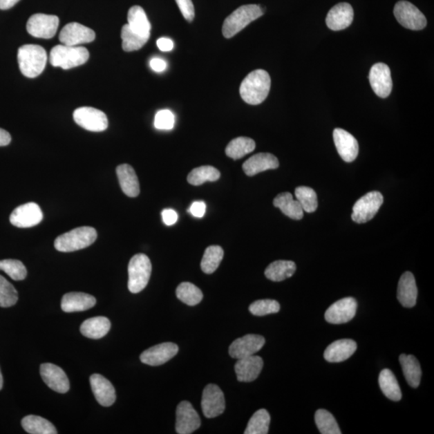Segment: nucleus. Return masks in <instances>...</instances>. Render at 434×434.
Listing matches in <instances>:
<instances>
[{"label": "nucleus", "instance_id": "f257e3e1", "mask_svg": "<svg viewBox=\"0 0 434 434\" xmlns=\"http://www.w3.org/2000/svg\"><path fill=\"white\" fill-rule=\"evenodd\" d=\"M271 86L269 73L263 70H256L248 74L240 84L241 98L249 105H259L267 97Z\"/></svg>", "mask_w": 434, "mask_h": 434}, {"label": "nucleus", "instance_id": "f03ea898", "mask_svg": "<svg viewBox=\"0 0 434 434\" xmlns=\"http://www.w3.org/2000/svg\"><path fill=\"white\" fill-rule=\"evenodd\" d=\"M18 63L23 75L37 77L46 66L48 55L44 48L36 44H26L19 48Z\"/></svg>", "mask_w": 434, "mask_h": 434}, {"label": "nucleus", "instance_id": "7ed1b4c3", "mask_svg": "<svg viewBox=\"0 0 434 434\" xmlns=\"http://www.w3.org/2000/svg\"><path fill=\"white\" fill-rule=\"evenodd\" d=\"M97 238L95 229L88 226L79 227L59 236L54 243V247L60 252H74L88 247L95 243Z\"/></svg>", "mask_w": 434, "mask_h": 434}, {"label": "nucleus", "instance_id": "20e7f679", "mask_svg": "<svg viewBox=\"0 0 434 434\" xmlns=\"http://www.w3.org/2000/svg\"><path fill=\"white\" fill-rule=\"evenodd\" d=\"M264 12L259 5H244L225 19L222 27V33L225 38H232L248 26L250 23L263 16Z\"/></svg>", "mask_w": 434, "mask_h": 434}, {"label": "nucleus", "instance_id": "39448f33", "mask_svg": "<svg viewBox=\"0 0 434 434\" xmlns=\"http://www.w3.org/2000/svg\"><path fill=\"white\" fill-rule=\"evenodd\" d=\"M90 58V53L86 48L61 44L53 48L49 62L54 67L70 70L86 64Z\"/></svg>", "mask_w": 434, "mask_h": 434}, {"label": "nucleus", "instance_id": "423d86ee", "mask_svg": "<svg viewBox=\"0 0 434 434\" xmlns=\"http://www.w3.org/2000/svg\"><path fill=\"white\" fill-rule=\"evenodd\" d=\"M152 270L151 261L144 254H136L128 265V289L132 294H138L144 290L149 283Z\"/></svg>", "mask_w": 434, "mask_h": 434}, {"label": "nucleus", "instance_id": "0eeeda50", "mask_svg": "<svg viewBox=\"0 0 434 434\" xmlns=\"http://www.w3.org/2000/svg\"><path fill=\"white\" fill-rule=\"evenodd\" d=\"M383 203L384 197L381 192H368L354 205L352 219L358 224L366 223L376 216Z\"/></svg>", "mask_w": 434, "mask_h": 434}, {"label": "nucleus", "instance_id": "6e6552de", "mask_svg": "<svg viewBox=\"0 0 434 434\" xmlns=\"http://www.w3.org/2000/svg\"><path fill=\"white\" fill-rule=\"evenodd\" d=\"M394 15L399 23L411 30H422L426 27V17L420 10L408 1L397 3L394 8Z\"/></svg>", "mask_w": 434, "mask_h": 434}, {"label": "nucleus", "instance_id": "1a4fd4ad", "mask_svg": "<svg viewBox=\"0 0 434 434\" xmlns=\"http://www.w3.org/2000/svg\"><path fill=\"white\" fill-rule=\"evenodd\" d=\"M73 120L87 131L102 132L107 129L108 118L105 113L92 107H81L73 112Z\"/></svg>", "mask_w": 434, "mask_h": 434}, {"label": "nucleus", "instance_id": "9d476101", "mask_svg": "<svg viewBox=\"0 0 434 434\" xmlns=\"http://www.w3.org/2000/svg\"><path fill=\"white\" fill-rule=\"evenodd\" d=\"M59 18L53 15L35 14L29 18L27 31L37 38L50 39L56 35Z\"/></svg>", "mask_w": 434, "mask_h": 434}, {"label": "nucleus", "instance_id": "9b49d317", "mask_svg": "<svg viewBox=\"0 0 434 434\" xmlns=\"http://www.w3.org/2000/svg\"><path fill=\"white\" fill-rule=\"evenodd\" d=\"M202 411L207 418H214L225 412V401L223 392L216 384H209L204 389L201 401Z\"/></svg>", "mask_w": 434, "mask_h": 434}, {"label": "nucleus", "instance_id": "f8f14e48", "mask_svg": "<svg viewBox=\"0 0 434 434\" xmlns=\"http://www.w3.org/2000/svg\"><path fill=\"white\" fill-rule=\"evenodd\" d=\"M357 310V300L344 298L333 303L325 313L326 321L332 324L346 323L355 317Z\"/></svg>", "mask_w": 434, "mask_h": 434}, {"label": "nucleus", "instance_id": "ddd939ff", "mask_svg": "<svg viewBox=\"0 0 434 434\" xmlns=\"http://www.w3.org/2000/svg\"><path fill=\"white\" fill-rule=\"evenodd\" d=\"M265 339L259 334H246L234 340L229 347V355L236 359L254 356L264 347Z\"/></svg>", "mask_w": 434, "mask_h": 434}, {"label": "nucleus", "instance_id": "4468645a", "mask_svg": "<svg viewBox=\"0 0 434 434\" xmlns=\"http://www.w3.org/2000/svg\"><path fill=\"white\" fill-rule=\"evenodd\" d=\"M201 421L199 414L189 402H182L176 409V430L179 434H190L198 430Z\"/></svg>", "mask_w": 434, "mask_h": 434}, {"label": "nucleus", "instance_id": "2eb2a0df", "mask_svg": "<svg viewBox=\"0 0 434 434\" xmlns=\"http://www.w3.org/2000/svg\"><path fill=\"white\" fill-rule=\"evenodd\" d=\"M43 213L36 203H27L17 207L10 216V222L17 228H31L41 223Z\"/></svg>", "mask_w": 434, "mask_h": 434}, {"label": "nucleus", "instance_id": "dca6fc26", "mask_svg": "<svg viewBox=\"0 0 434 434\" xmlns=\"http://www.w3.org/2000/svg\"><path fill=\"white\" fill-rule=\"evenodd\" d=\"M369 82L377 96L386 98L393 90L390 68L384 63L374 65L369 73Z\"/></svg>", "mask_w": 434, "mask_h": 434}, {"label": "nucleus", "instance_id": "f3484780", "mask_svg": "<svg viewBox=\"0 0 434 434\" xmlns=\"http://www.w3.org/2000/svg\"><path fill=\"white\" fill-rule=\"evenodd\" d=\"M95 32L91 28L76 22L68 23L62 28L59 36L62 44L70 46H78L82 44L91 43L95 41Z\"/></svg>", "mask_w": 434, "mask_h": 434}, {"label": "nucleus", "instance_id": "a211bd4d", "mask_svg": "<svg viewBox=\"0 0 434 434\" xmlns=\"http://www.w3.org/2000/svg\"><path fill=\"white\" fill-rule=\"evenodd\" d=\"M179 347L173 343H162L142 352L140 361L150 366H160L176 356Z\"/></svg>", "mask_w": 434, "mask_h": 434}, {"label": "nucleus", "instance_id": "6ab92c4d", "mask_svg": "<svg viewBox=\"0 0 434 434\" xmlns=\"http://www.w3.org/2000/svg\"><path fill=\"white\" fill-rule=\"evenodd\" d=\"M39 371L44 382L52 390L59 393H66L70 390V381L60 367L53 364H43Z\"/></svg>", "mask_w": 434, "mask_h": 434}, {"label": "nucleus", "instance_id": "aec40b11", "mask_svg": "<svg viewBox=\"0 0 434 434\" xmlns=\"http://www.w3.org/2000/svg\"><path fill=\"white\" fill-rule=\"evenodd\" d=\"M333 138L339 155L345 162H351L357 159L359 144L356 138L341 128L334 129Z\"/></svg>", "mask_w": 434, "mask_h": 434}, {"label": "nucleus", "instance_id": "412c9836", "mask_svg": "<svg viewBox=\"0 0 434 434\" xmlns=\"http://www.w3.org/2000/svg\"><path fill=\"white\" fill-rule=\"evenodd\" d=\"M353 19L354 11L351 5L340 3L330 10L326 23L330 30L341 31L351 26Z\"/></svg>", "mask_w": 434, "mask_h": 434}, {"label": "nucleus", "instance_id": "4be33fe9", "mask_svg": "<svg viewBox=\"0 0 434 434\" xmlns=\"http://www.w3.org/2000/svg\"><path fill=\"white\" fill-rule=\"evenodd\" d=\"M90 381L93 395L102 406H111L115 402V389L106 378L100 374H93Z\"/></svg>", "mask_w": 434, "mask_h": 434}, {"label": "nucleus", "instance_id": "5701e85b", "mask_svg": "<svg viewBox=\"0 0 434 434\" xmlns=\"http://www.w3.org/2000/svg\"><path fill=\"white\" fill-rule=\"evenodd\" d=\"M263 359L260 357L251 356L238 359L235 364L236 377L240 382H252L259 377L263 368Z\"/></svg>", "mask_w": 434, "mask_h": 434}, {"label": "nucleus", "instance_id": "b1692460", "mask_svg": "<svg viewBox=\"0 0 434 434\" xmlns=\"http://www.w3.org/2000/svg\"><path fill=\"white\" fill-rule=\"evenodd\" d=\"M357 344L352 339H340L330 343L324 352V359L330 363L347 361L356 352Z\"/></svg>", "mask_w": 434, "mask_h": 434}, {"label": "nucleus", "instance_id": "393cba45", "mask_svg": "<svg viewBox=\"0 0 434 434\" xmlns=\"http://www.w3.org/2000/svg\"><path fill=\"white\" fill-rule=\"evenodd\" d=\"M279 162L277 157L270 153H259L250 157L243 166L245 173L248 176H254L267 170L277 169Z\"/></svg>", "mask_w": 434, "mask_h": 434}, {"label": "nucleus", "instance_id": "a878e982", "mask_svg": "<svg viewBox=\"0 0 434 434\" xmlns=\"http://www.w3.org/2000/svg\"><path fill=\"white\" fill-rule=\"evenodd\" d=\"M418 290L415 278L411 272L403 274L399 281L397 299L404 308H412L417 303Z\"/></svg>", "mask_w": 434, "mask_h": 434}, {"label": "nucleus", "instance_id": "bb28decb", "mask_svg": "<svg viewBox=\"0 0 434 434\" xmlns=\"http://www.w3.org/2000/svg\"><path fill=\"white\" fill-rule=\"evenodd\" d=\"M96 299L85 293L71 292L63 296L62 309L67 313L84 312L95 307Z\"/></svg>", "mask_w": 434, "mask_h": 434}, {"label": "nucleus", "instance_id": "cd10ccee", "mask_svg": "<svg viewBox=\"0 0 434 434\" xmlns=\"http://www.w3.org/2000/svg\"><path fill=\"white\" fill-rule=\"evenodd\" d=\"M116 172L122 191L132 198L139 196L140 182L134 169L129 164H122L117 167Z\"/></svg>", "mask_w": 434, "mask_h": 434}, {"label": "nucleus", "instance_id": "c85d7f7f", "mask_svg": "<svg viewBox=\"0 0 434 434\" xmlns=\"http://www.w3.org/2000/svg\"><path fill=\"white\" fill-rule=\"evenodd\" d=\"M111 323L106 317H97L86 320L81 326V332L88 339H100L110 332Z\"/></svg>", "mask_w": 434, "mask_h": 434}, {"label": "nucleus", "instance_id": "c756f323", "mask_svg": "<svg viewBox=\"0 0 434 434\" xmlns=\"http://www.w3.org/2000/svg\"><path fill=\"white\" fill-rule=\"evenodd\" d=\"M274 205L290 218L299 220L303 218L304 211L297 200L290 192H283L275 197Z\"/></svg>", "mask_w": 434, "mask_h": 434}, {"label": "nucleus", "instance_id": "7c9ffc66", "mask_svg": "<svg viewBox=\"0 0 434 434\" xmlns=\"http://www.w3.org/2000/svg\"><path fill=\"white\" fill-rule=\"evenodd\" d=\"M404 372V376L412 388L420 386L422 368L417 358L412 355L402 354L399 358Z\"/></svg>", "mask_w": 434, "mask_h": 434}, {"label": "nucleus", "instance_id": "2f4dec72", "mask_svg": "<svg viewBox=\"0 0 434 434\" xmlns=\"http://www.w3.org/2000/svg\"><path fill=\"white\" fill-rule=\"evenodd\" d=\"M296 271V265L291 261H276L265 271V277L272 282H282L292 277Z\"/></svg>", "mask_w": 434, "mask_h": 434}, {"label": "nucleus", "instance_id": "473e14b6", "mask_svg": "<svg viewBox=\"0 0 434 434\" xmlns=\"http://www.w3.org/2000/svg\"><path fill=\"white\" fill-rule=\"evenodd\" d=\"M379 384L384 396L393 402L401 401L402 397L401 388L391 370H382L379 376Z\"/></svg>", "mask_w": 434, "mask_h": 434}, {"label": "nucleus", "instance_id": "72a5a7b5", "mask_svg": "<svg viewBox=\"0 0 434 434\" xmlns=\"http://www.w3.org/2000/svg\"><path fill=\"white\" fill-rule=\"evenodd\" d=\"M128 26L133 31L142 36H151V23L146 12L140 6L131 8L127 16Z\"/></svg>", "mask_w": 434, "mask_h": 434}, {"label": "nucleus", "instance_id": "f704fd0d", "mask_svg": "<svg viewBox=\"0 0 434 434\" xmlns=\"http://www.w3.org/2000/svg\"><path fill=\"white\" fill-rule=\"evenodd\" d=\"M23 430L30 434H57L55 426L41 417L29 415L22 419Z\"/></svg>", "mask_w": 434, "mask_h": 434}, {"label": "nucleus", "instance_id": "c9c22d12", "mask_svg": "<svg viewBox=\"0 0 434 434\" xmlns=\"http://www.w3.org/2000/svg\"><path fill=\"white\" fill-rule=\"evenodd\" d=\"M255 147L256 144L252 139L246 137H239L236 138V139L229 142L228 146L226 147L225 153L227 156L236 160L253 152Z\"/></svg>", "mask_w": 434, "mask_h": 434}, {"label": "nucleus", "instance_id": "e433bc0d", "mask_svg": "<svg viewBox=\"0 0 434 434\" xmlns=\"http://www.w3.org/2000/svg\"><path fill=\"white\" fill-rule=\"evenodd\" d=\"M121 37L122 39V48L126 52H134L140 50L144 47L150 36H142L132 30L128 24H125L122 28Z\"/></svg>", "mask_w": 434, "mask_h": 434}, {"label": "nucleus", "instance_id": "4c0bfd02", "mask_svg": "<svg viewBox=\"0 0 434 434\" xmlns=\"http://www.w3.org/2000/svg\"><path fill=\"white\" fill-rule=\"evenodd\" d=\"M224 250L219 245H211L207 248L201 261V270L207 274L215 272L223 260Z\"/></svg>", "mask_w": 434, "mask_h": 434}, {"label": "nucleus", "instance_id": "58836bf2", "mask_svg": "<svg viewBox=\"0 0 434 434\" xmlns=\"http://www.w3.org/2000/svg\"><path fill=\"white\" fill-rule=\"evenodd\" d=\"M220 177V172L211 166H202L192 170L189 176L187 182L190 185L199 186L203 185L207 181L214 182L218 180Z\"/></svg>", "mask_w": 434, "mask_h": 434}, {"label": "nucleus", "instance_id": "ea45409f", "mask_svg": "<svg viewBox=\"0 0 434 434\" xmlns=\"http://www.w3.org/2000/svg\"><path fill=\"white\" fill-rule=\"evenodd\" d=\"M176 296L182 303L194 307L199 304L204 295L202 291L194 284L182 283L176 289Z\"/></svg>", "mask_w": 434, "mask_h": 434}, {"label": "nucleus", "instance_id": "a19ab883", "mask_svg": "<svg viewBox=\"0 0 434 434\" xmlns=\"http://www.w3.org/2000/svg\"><path fill=\"white\" fill-rule=\"evenodd\" d=\"M315 424L322 434H341L338 423L330 412L319 409L314 415Z\"/></svg>", "mask_w": 434, "mask_h": 434}, {"label": "nucleus", "instance_id": "79ce46f5", "mask_svg": "<svg viewBox=\"0 0 434 434\" xmlns=\"http://www.w3.org/2000/svg\"><path fill=\"white\" fill-rule=\"evenodd\" d=\"M270 416L265 409L256 411L248 423L245 434H266L269 433Z\"/></svg>", "mask_w": 434, "mask_h": 434}, {"label": "nucleus", "instance_id": "37998d69", "mask_svg": "<svg viewBox=\"0 0 434 434\" xmlns=\"http://www.w3.org/2000/svg\"><path fill=\"white\" fill-rule=\"evenodd\" d=\"M296 200L299 202L304 211L314 213L318 208L317 192L309 187H298L294 191Z\"/></svg>", "mask_w": 434, "mask_h": 434}, {"label": "nucleus", "instance_id": "c03bdc74", "mask_svg": "<svg viewBox=\"0 0 434 434\" xmlns=\"http://www.w3.org/2000/svg\"><path fill=\"white\" fill-rule=\"evenodd\" d=\"M0 270L14 281H22L27 277V269L21 261L6 259L0 261Z\"/></svg>", "mask_w": 434, "mask_h": 434}, {"label": "nucleus", "instance_id": "a18cd8bd", "mask_svg": "<svg viewBox=\"0 0 434 434\" xmlns=\"http://www.w3.org/2000/svg\"><path fill=\"white\" fill-rule=\"evenodd\" d=\"M17 301L18 292L16 288L2 275H0V307L11 308L17 304Z\"/></svg>", "mask_w": 434, "mask_h": 434}, {"label": "nucleus", "instance_id": "49530a36", "mask_svg": "<svg viewBox=\"0 0 434 434\" xmlns=\"http://www.w3.org/2000/svg\"><path fill=\"white\" fill-rule=\"evenodd\" d=\"M280 310V304L277 301L272 299L258 300L249 305V312L256 317L278 313Z\"/></svg>", "mask_w": 434, "mask_h": 434}, {"label": "nucleus", "instance_id": "de8ad7c7", "mask_svg": "<svg viewBox=\"0 0 434 434\" xmlns=\"http://www.w3.org/2000/svg\"><path fill=\"white\" fill-rule=\"evenodd\" d=\"M175 116L169 110L160 111L156 113L155 126L159 130H171L174 127Z\"/></svg>", "mask_w": 434, "mask_h": 434}, {"label": "nucleus", "instance_id": "09e8293b", "mask_svg": "<svg viewBox=\"0 0 434 434\" xmlns=\"http://www.w3.org/2000/svg\"><path fill=\"white\" fill-rule=\"evenodd\" d=\"M180 10L182 17L189 22L194 21L195 17V8L191 0H176Z\"/></svg>", "mask_w": 434, "mask_h": 434}, {"label": "nucleus", "instance_id": "8fccbe9b", "mask_svg": "<svg viewBox=\"0 0 434 434\" xmlns=\"http://www.w3.org/2000/svg\"><path fill=\"white\" fill-rule=\"evenodd\" d=\"M206 205L203 201H196L191 205L190 213L192 216L201 218L205 214Z\"/></svg>", "mask_w": 434, "mask_h": 434}, {"label": "nucleus", "instance_id": "3c124183", "mask_svg": "<svg viewBox=\"0 0 434 434\" xmlns=\"http://www.w3.org/2000/svg\"><path fill=\"white\" fill-rule=\"evenodd\" d=\"M162 220L167 225H173L178 220V214L172 209H164L162 213Z\"/></svg>", "mask_w": 434, "mask_h": 434}, {"label": "nucleus", "instance_id": "603ef678", "mask_svg": "<svg viewBox=\"0 0 434 434\" xmlns=\"http://www.w3.org/2000/svg\"><path fill=\"white\" fill-rule=\"evenodd\" d=\"M157 46L162 52L171 51L174 48V43L169 38L162 37L157 41Z\"/></svg>", "mask_w": 434, "mask_h": 434}, {"label": "nucleus", "instance_id": "864d4df0", "mask_svg": "<svg viewBox=\"0 0 434 434\" xmlns=\"http://www.w3.org/2000/svg\"><path fill=\"white\" fill-rule=\"evenodd\" d=\"M151 68L156 73L164 72L167 68V63L160 58H153L150 62Z\"/></svg>", "mask_w": 434, "mask_h": 434}, {"label": "nucleus", "instance_id": "5fc2aeb1", "mask_svg": "<svg viewBox=\"0 0 434 434\" xmlns=\"http://www.w3.org/2000/svg\"><path fill=\"white\" fill-rule=\"evenodd\" d=\"M12 141V137L7 131L0 128V147L8 146Z\"/></svg>", "mask_w": 434, "mask_h": 434}, {"label": "nucleus", "instance_id": "6e6d98bb", "mask_svg": "<svg viewBox=\"0 0 434 434\" xmlns=\"http://www.w3.org/2000/svg\"><path fill=\"white\" fill-rule=\"evenodd\" d=\"M19 0H0V9L8 10L12 8Z\"/></svg>", "mask_w": 434, "mask_h": 434}, {"label": "nucleus", "instance_id": "4d7b16f0", "mask_svg": "<svg viewBox=\"0 0 434 434\" xmlns=\"http://www.w3.org/2000/svg\"><path fill=\"white\" fill-rule=\"evenodd\" d=\"M3 375L1 372V370H0V390H1V389L3 388Z\"/></svg>", "mask_w": 434, "mask_h": 434}]
</instances>
